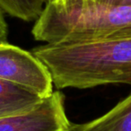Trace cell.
<instances>
[{
	"mask_svg": "<svg viewBox=\"0 0 131 131\" xmlns=\"http://www.w3.org/2000/svg\"><path fill=\"white\" fill-rule=\"evenodd\" d=\"M130 27L131 5L87 1L67 9L46 4L31 33L38 41L58 43L98 40Z\"/></svg>",
	"mask_w": 131,
	"mask_h": 131,
	"instance_id": "7a4b0ae2",
	"label": "cell"
},
{
	"mask_svg": "<svg viewBox=\"0 0 131 131\" xmlns=\"http://www.w3.org/2000/svg\"><path fill=\"white\" fill-rule=\"evenodd\" d=\"M43 100L23 86L0 78V118L31 111Z\"/></svg>",
	"mask_w": 131,
	"mask_h": 131,
	"instance_id": "5b68a950",
	"label": "cell"
},
{
	"mask_svg": "<svg viewBox=\"0 0 131 131\" xmlns=\"http://www.w3.org/2000/svg\"><path fill=\"white\" fill-rule=\"evenodd\" d=\"M31 52L46 65L58 89L131 85V27L98 40L45 43Z\"/></svg>",
	"mask_w": 131,
	"mask_h": 131,
	"instance_id": "6da1fadb",
	"label": "cell"
},
{
	"mask_svg": "<svg viewBox=\"0 0 131 131\" xmlns=\"http://www.w3.org/2000/svg\"><path fill=\"white\" fill-rule=\"evenodd\" d=\"M64 102L61 92H53L34 109L0 118V131H72Z\"/></svg>",
	"mask_w": 131,
	"mask_h": 131,
	"instance_id": "277c9868",
	"label": "cell"
},
{
	"mask_svg": "<svg viewBox=\"0 0 131 131\" xmlns=\"http://www.w3.org/2000/svg\"><path fill=\"white\" fill-rule=\"evenodd\" d=\"M45 5V0H0V10L11 17L33 22L40 16Z\"/></svg>",
	"mask_w": 131,
	"mask_h": 131,
	"instance_id": "52a82bcc",
	"label": "cell"
},
{
	"mask_svg": "<svg viewBox=\"0 0 131 131\" xmlns=\"http://www.w3.org/2000/svg\"><path fill=\"white\" fill-rule=\"evenodd\" d=\"M98 2L109 5H131V0H99Z\"/></svg>",
	"mask_w": 131,
	"mask_h": 131,
	"instance_id": "30bf717a",
	"label": "cell"
},
{
	"mask_svg": "<svg viewBox=\"0 0 131 131\" xmlns=\"http://www.w3.org/2000/svg\"><path fill=\"white\" fill-rule=\"evenodd\" d=\"M0 78L15 83L46 99L53 93V80L46 65L32 52L0 42Z\"/></svg>",
	"mask_w": 131,
	"mask_h": 131,
	"instance_id": "3957f363",
	"label": "cell"
},
{
	"mask_svg": "<svg viewBox=\"0 0 131 131\" xmlns=\"http://www.w3.org/2000/svg\"><path fill=\"white\" fill-rule=\"evenodd\" d=\"M72 131H131V93L102 116L74 125Z\"/></svg>",
	"mask_w": 131,
	"mask_h": 131,
	"instance_id": "8992f818",
	"label": "cell"
},
{
	"mask_svg": "<svg viewBox=\"0 0 131 131\" xmlns=\"http://www.w3.org/2000/svg\"><path fill=\"white\" fill-rule=\"evenodd\" d=\"M87 1H99V0H87Z\"/></svg>",
	"mask_w": 131,
	"mask_h": 131,
	"instance_id": "8fae6325",
	"label": "cell"
},
{
	"mask_svg": "<svg viewBox=\"0 0 131 131\" xmlns=\"http://www.w3.org/2000/svg\"><path fill=\"white\" fill-rule=\"evenodd\" d=\"M8 27L6 21L5 19L4 13L0 10V42L7 41Z\"/></svg>",
	"mask_w": 131,
	"mask_h": 131,
	"instance_id": "9c48e42d",
	"label": "cell"
},
{
	"mask_svg": "<svg viewBox=\"0 0 131 131\" xmlns=\"http://www.w3.org/2000/svg\"><path fill=\"white\" fill-rule=\"evenodd\" d=\"M46 4L52 5L58 8L67 9L74 6H81L87 2V0H45Z\"/></svg>",
	"mask_w": 131,
	"mask_h": 131,
	"instance_id": "ba28073f",
	"label": "cell"
}]
</instances>
